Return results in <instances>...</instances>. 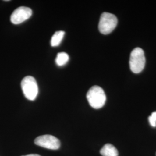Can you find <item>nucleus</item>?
<instances>
[{
    "instance_id": "nucleus-5",
    "label": "nucleus",
    "mask_w": 156,
    "mask_h": 156,
    "mask_svg": "<svg viewBox=\"0 0 156 156\" xmlns=\"http://www.w3.org/2000/svg\"><path fill=\"white\" fill-rule=\"evenodd\" d=\"M35 145L50 150H57L60 147V141L55 136L44 135L38 136L35 140Z\"/></svg>"
},
{
    "instance_id": "nucleus-6",
    "label": "nucleus",
    "mask_w": 156,
    "mask_h": 156,
    "mask_svg": "<svg viewBox=\"0 0 156 156\" xmlns=\"http://www.w3.org/2000/svg\"><path fill=\"white\" fill-rule=\"evenodd\" d=\"M33 12L31 9L26 6H20L12 13L11 21L14 24H19L28 20L31 16Z\"/></svg>"
},
{
    "instance_id": "nucleus-9",
    "label": "nucleus",
    "mask_w": 156,
    "mask_h": 156,
    "mask_svg": "<svg viewBox=\"0 0 156 156\" xmlns=\"http://www.w3.org/2000/svg\"><path fill=\"white\" fill-rule=\"evenodd\" d=\"M69 58V57L67 53L65 52H60L57 54L55 61L57 66L62 67L67 64Z\"/></svg>"
},
{
    "instance_id": "nucleus-3",
    "label": "nucleus",
    "mask_w": 156,
    "mask_h": 156,
    "mask_svg": "<svg viewBox=\"0 0 156 156\" xmlns=\"http://www.w3.org/2000/svg\"><path fill=\"white\" fill-rule=\"evenodd\" d=\"M23 93L28 100H35L38 94V86L35 78L27 76L23 79L21 82Z\"/></svg>"
},
{
    "instance_id": "nucleus-11",
    "label": "nucleus",
    "mask_w": 156,
    "mask_h": 156,
    "mask_svg": "<svg viewBox=\"0 0 156 156\" xmlns=\"http://www.w3.org/2000/svg\"><path fill=\"white\" fill-rule=\"evenodd\" d=\"M41 156L38 154H28V155H26V156Z\"/></svg>"
},
{
    "instance_id": "nucleus-2",
    "label": "nucleus",
    "mask_w": 156,
    "mask_h": 156,
    "mask_svg": "<svg viewBox=\"0 0 156 156\" xmlns=\"http://www.w3.org/2000/svg\"><path fill=\"white\" fill-rule=\"evenodd\" d=\"M144 51L140 48H135L130 55L129 67L133 73H138L143 71L145 66Z\"/></svg>"
},
{
    "instance_id": "nucleus-7",
    "label": "nucleus",
    "mask_w": 156,
    "mask_h": 156,
    "mask_svg": "<svg viewBox=\"0 0 156 156\" xmlns=\"http://www.w3.org/2000/svg\"><path fill=\"white\" fill-rule=\"evenodd\" d=\"M101 154L102 156H118L117 149L110 144L104 145L101 149Z\"/></svg>"
},
{
    "instance_id": "nucleus-1",
    "label": "nucleus",
    "mask_w": 156,
    "mask_h": 156,
    "mask_svg": "<svg viewBox=\"0 0 156 156\" xmlns=\"http://www.w3.org/2000/svg\"><path fill=\"white\" fill-rule=\"evenodd\" d=\"M86 97L90 105L96 109L102 108L106 102L105 93L104 90L98 86L91 87L88 91Z\"/></svg>"
},
{
    "instance_id": "nucleus-4",
    "label": "nucleus",
    "mask_w": 156,
    "mask_h": 156,
    "mask_svg": "<svg viewBox=\"0 0 156 156\" xmlns=\"http://www.w3.org/2000/svg\"><path fill=\"white\" fill-rule=\"evenodd\" d=\"M117 24V19L115 15L108 12H104L101 15L98 29L101 33L107 35L112 33Z\"/></svg>"
},
{
    "instance_id": "nucleus-8",
    "label": "nucleus",
    "mask_w": 156,
    "mask_h": 156,
    "mask_svg": "<svg viewBox=\"0 0 156 156\" xmlns=\"http://www.w3.org/2000/svg\"><path fill=\"white\" fill-rule=\"evenodd\" d=\"M64 35H65V32L63 31H56V33L53 34V35L51 38V41H50L51 46L53 47H56L60 45L64 38Z\"/></svg>"
},
{
    "instance_id": "nucleus-10",
    "label": "nucleus",
    "mask_w": 156,
    "mask_h": 156,
    "mask_svg": "<svg viewBox=\"0 0 156 156\" xmlns=\"http://www.w3.org/2000/svg\"><path fill=\"white\" fill-rule=\"evenodd\" d=\"M149 121L152 127H156V111L151 113V116L149 117Z\"/></svg>"
}]
</instances>
